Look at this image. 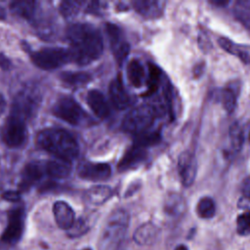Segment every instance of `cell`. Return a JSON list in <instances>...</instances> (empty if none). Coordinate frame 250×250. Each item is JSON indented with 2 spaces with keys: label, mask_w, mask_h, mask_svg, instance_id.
<instances>
[{
  "label": "cell",
  "mask_w": 250,
  "mask_h": 250,
  "mask_svg": "<svg viewBox=\"0 0 250 250\" xmlns=\"http://www.w3.org/2000/svg\"><path fill=\"white\" fill-rule=\"evenodd\" d=\"M70 43V61L85 65L98 60L104 51L103 37L100 31L89 23H74L67 28Z\"/></svg>",
  "instance_id": "1"
},
{
  "label": "cell",
  "mask_w": 250,
  "mask_h": 250,
  "mask_svg": "<svg viewBox=\"0 0 250 250\" xmlns=\"http://www.w3.org/2000/svg\"><path fill=\"white\" fill-rule=\"evenodd\" d=\"M37 145L60 159L71 161L78 152L79 146L76 140L68 132L59 128H47L38 133Z\"/></svg>",
  "instance_id": "2"
},
{
  "label": "cell",
  "mask_w": 250,
  "mask_h": 250,
  "mask_svg": "<svg viewBox=\"0 0 250 250\" xmlns=\"http://www.w3.org/2000/svg\"><path fill=\"white\" fill-rule=\"evenodd\" d=\"M129 226V214L123 209L114 210L107 219L99 240V250H116Z\"/></svg>",
  "instance_id": "3"
},
{
  "label": "cell",
  "mask_w": 250,
  "mask_h": 250,
  "mask_svg": "<svg viewBox=\"0 0 250 250\" xmlns=\"http://www.w3.org/2000/svg\"><path fill=\"white\" fill-rule=\"evenodd\" d=\"M156 110L150 104H141L130 110L122 121V128L134 134L145 133L154 122Z\"/></svg>",
  "instance_id": "4"
},
{
  "label": "cell",
  "mask_w": 250,
  "mask_h": 250,
  "mask_svg": "<svg viewBox=\"0 0 250 250\" xmlns=\"http://www.w3.org/2000/svg\"><path fill=\"white\" fill-rule=\"evenodd\" d=\"M0 139L10 147L21 146L26 140L25 121L11 114L0 129Z\"/></svg>",
  "instance_id": "5"
},
{
  "label": "cell",
  "mask_w": 250,
  "mask_h": 250,
  "mask_svg": "<svg viewBox=\"0 0 250 250\" xmlns=\"http://www.w3.org/2000/svg\"><path fill=\"white\" fill-rule=\"evenodd\" d=\"M30 57L34 64L46 70L58 68L70 61L69 51L62 48H44L31 53Z\"/></svg>",
  "instance_id": "6"
},
{
  "label": "cell",
  "mask_w": 250,
  "mask_h": 250,
  "mask_svg": "<svg viewBox=\"0 0 250 250\" xmlns=\"http://www.w3.org/2000/svg\"><path fill=\"white\" fill-rule=\"evenodd\" d=\"M53 113L58 118L72 124H81L86 118L87 114L81 105L71 97H61L53 106Z\"/></svg>",
  "instance_id": "7"
},
{
  "label": "cell",
  "mask_w": 250,
  "mask_h": 250,
  "mask_svg": "<svg viewBox=\"0 0 250 250\" xmlns=\"http://www.w3.org/2000/svg\"><path fill=\"white\" fill-rule=\"evenodd\" d=\"M39 105V95L31 88H27L20 92L13 103L12 113L24 121L32 117Z\"/></svg>",
  "instance_id": "8"
},
{
  "label": "cell",
  "mask_w": 250,
  "mask_h": 250,
  "mask_svg": "<svg viewBox=\"0 0 250 250\" xmlns=\"http://www.w3.org/2000/svg\"><path fill=\"white\" fill-rule=\"evenodd\" d=\"M24 210L22 207L12 209L8 214V223L1 235V240L7 244L18 243L23 233Z\"/></svg>",
  "instance_id": "9"
},
{
  "label": "cell",
  "mask_w": 250,
  "mask_h": 250,
  "mask_svg": "<svg viewBox=\"0 0 250 250\" xmlns=\"http://www.w3.org/2000/svg\"><path fill=\"white\" fill-rule=\"evenodd\" d=\"M105 28L114 58L118 63H122L129 54L130 45L123 37L121 29L117 25L107 23Z\"/></svg>",
  "instance_id": "10"
},
{
  "label": "cell",
  "mask_w": 250,
  "mask_h": 250,
  "mask_svg": "<svg viewBox=\"0 0 250 250\" xmlns=\"http://www.w3.org/2000/svg\"><path fill=\"white\" fill-rule=\"evenodd\" d=\"M178 172L185 187H189L193 184L197 172V161L191 151L186 150L180 154L178 158Z\"/></svg>",
  "instance_id": "11"
},
{
  "label": "cell",
  "mask_w": 250,
  "mask_h": 250,
  "mask_svg": "<svg viewBox=\"0 0 250 250\" xmlns=\"http://www.w3.org/2000/svg\"><path fill=\"white\" fill-rule=\"evenodd\" d=\"M78 175L88 181H105L111 175V168L107 163L83 162L78 168Z\"/></svg>",
  "instance_id": "12"
},
{
  "label": "cell",
  "mask_w": 250,
  "mask_h": 250,
  "mask_svg": "<svg viewBox=\"0 0 250 250\" xmlns=\"http://www.w3.org/2000/svg\"><path fill=\"white\" fill-rule=\"evenodd\" d=\"M46 174L45 166L40 162L28 163L22 170L21 183L19 185L21 190L29 189L33 185L38 183Z\"/></svg>",
  "instance_id": "13"
},
{
  "label": "cell",
  "mask_w": 250,
  "mask_h": 250,
  "mask_svg": "<svg viewBox=\"0 0 250 250\" xmlns=\"http://www.w3.org/2000/svg\"><path fill=\"white\" fill-rule=\"evenodd\" d=\"M53 213L58 227L67 230L75 222V214L72 208L64 201H57L53 206Z\"/></svg>",
  "instance_id": "14"
},
{
  "label": "cell",
  "mask_w": 250,
  "mask_h": 250,
  "mask_svg": "<svg viewBox=\"0 0 250 250\" xmlns=\"http://www.w3.org/2000/svg\"><path fill=\"white\" fill-rule=\"evenodd\" d=\"M109 97L112 104L119 110L126 109L130 104V97L128 96L122 80L119 77L114 78L108 88Z\"/></svg>",
  "instance_id": "15"
},
{
  "label": "cell",
  "mask_w": 250,
  "mask_h": 250,
  "mask_svg": "<svg viewBox=\"0 0 250 250\" xmlns=\"http://www.w3.org/2000/svg\"><path fill=\"white\" fill-rule=\"evenodd\" d=\"M146 157V149L138 146H133L130 147L120 159L117 168L119 171H127L138 167Z\"/></svg>",
  "instance_id": "16"
},
{
  "label": "cell",
  "mask_w": 250,
  "mask_h": 250,
  "mask_svg": "<svg viewBox=\"0 0 250 250\" xmlns=\"http://www.w3.org/2000/svg\"><path fill=\"white\" fill-rule=\"evenodd\" d=\"M87 103L93 112L99 118L104 119L109 115V107L106 100L99 90H91L87 94Z\"/></svg>",
  "instance_id": "17"
},
{
  "label": "cell",
  "mask_w": 250,
  "mask_h": 250,
  "mask_svg": "<svg viewBox=\"0 0 250 250\" xmlns=\"http://www.w3.org/2000/svg\"><path fill=\"white\" fill-rule=\"evenodd\" d=\"M159 234V229L152 223L140 226L133 234V239L140 245H150L154 243Z\"/></svg>",
  "instance_id": "18"
},
{
  "label": "cell",
  "mask_w": 250,
  "mask_h": 250,
  "mask_svg": "<svg viewBox=\"0 0 250 250\" xmlns=\"http://www.w3.org/2000/svg\"><path fill=\"white\" fill-rule=\"evenodd\" d=\"M133 8L146 19H155L160 17L163 11V3L152 0H138L132 2Z\"/></svg>",
  "instance_id": "19"
},
{
  "label": "cell",
  "mask_w": 250,
  "mask_h": 250,
  "mask_svg": "<svg viewBox=\"0 0 250 250\" xmlns=\"http://www.w3.org/2000/svg\"><path fill=\"white\" fill-rule=\"evenodd\" d=\"M218 43L220 47L229 54L237 57L245 63H250V46L236 44L225 37L219 38Z\"/></svg>",
  "instance_id": "20"
},
{
  "label": "cell",
  "mask_w": 250,
  "mask_h": 250,
  "mask_svg": "<svg viewBox=\"0 0 250 250\" xmlns=\"http://www.w3.org/2000/svg\"><path fill=\"white\" fill-rule=\"evenodd\" d=\"M44 166L46 175L54 179L66 178L71 171L70 162L60 158L56 160H50L46 162Z\"/></svg>",
  "instance_id": "21"
},
{
  "label": "cell",
  "mask_w": 250,
  "mask_h": 250,
  "mask_svg": "<svg viewBox=\"0 0 250 250\" xmlns=\"http://www.w3.org/2000/svg\"><path fill=\"white\" fill-rule=\"evenodd\" d=\"M127 75L130 83L134 87H142L145 80V68L142 62L138 60L130 61L127 66Z\"/></svg>",
  "instance_id": "22"
},
{
  "label": "cell",
  "mask_w": 250,
  "mask_h": 250,
  "mask_svg": "<svg viewBox=\"0 0 250 250\" xmlns=\"http://www.w3.org/2000/svg\"><path fill=\"white\" fill-rule=\"evenodd\" d=\"M112 194V190L109 187L99 186L94 187L87 191L86 198L88 202L94 205H100L104 203Z\"/></svg>",
  "instance_id": "23"
},
{
  "label": "cell",
  "mask_w": 250,
  "mask_h": 250,
  "mask_svg": "<svg viewBox=\"0 0 250 250\" xmlns=\"http://www.w3.org/2000/svg\"><path fill=\"white\" fill-rule=\"evenodd\" d=\"M36 3L33 1H15L10 5L11 11L23 19L30 20L35 12Z\"/></svg>",
  "instance_id": "24"
},
{
  "label": "cell",
  "mask_w": 250,
  "mask_h": 250,
  "mask_svg": "<svg viewBox=\"0 0 250 250\" xmlns=\"http://www.w3.org/2000/svg\"><path fill=\"white\" fill-rule=\"evenodd\" d=\"M196 213L202 219H210L216 213L215 202L211 197L204 196L199 199L196 205Z\"/></svg>",
  "instance_id": "25"
},
{
  "label": "cell",
  "mask_w": 250,
  "mask_h": 250,
  "mask_svg": "<svg viewBox=\"0 0 250 250\" xmlns=\"http://www.w3.org/2000/svg\"><path fill=\"white\" fill-rule=\"evenodd\" d=\"M185 200L179 194H170L165 201V211L172 216L182 214L185 210Z\"/></svg>",
  "instance_id": "26"
},
{
  "label": "cell",
  "mask_w": 250,
  "mask_h": 250,
  "mask_svg": "<svg viewBox=\"0 0 250 250\" xmlns=\"http://www.w3.org/2000/svg\"><path fill=\"white\" fill-rule=\"evenodd\" d=\"M61 79L70 86H82L91 80V75L86 72H63Z\"/></svg>",
  "instance_id": "27"
},
{
  "label": "cell",
  "mask_w": 250,
  "mask_h": 250,
  "mask_svg": "<svg viewBox=\"0 0 250 250\" xmlns=\"http://www.w3.org/2000/svg\"><path fill=\"white\" fill-rule=\"evenodd\" d=\"M229 139H230V143L233 149L236 151H239L243 146L244 134L238 122H233L229 126Z\"/></svg>",
  "instance_id": "28"
},
{
  "label": "cell",
  "mask_w": 250,
  "mask_h": 250,
  "mask_svg": "<svg viewBox=\"0 0 250 250\" xmlns=\"http://www.w3.org/2000/svg\"><path fill=\"white\" fill-rule=\"evenodd\" d=\"M160 134L158 132L143 133L138 136L135 142V146L146 148V146L157 145L160 142Z\"/></svg>",
  "instance_id": "29"
},
{
  "label": "cell",
  "mask_w": 250,
  "mask_h": 250,
  "mask_svg": "<svg viewBox=\"0 0 250 250\" xmlns=\"http://www.w3.org/2000/svg\"><path fill=\"white\" fill-rule=\"evenodd\" d=\"M160 69L153 63L148 64V78H147V87L148 93L152 94L158 88L159 81H160Z\"/></svg>",
  "instance_id": "30"
},
{
  "label": "cell",
  "mask_w": 250,
  "mask_h": 250,
  "mask_svg": "<svg viewBox=\"0 0 250 250\" xmlns=\"http://www.w3.org/2000/svg\"><path fill=\"white\" fill-rule=\"evenodd\" d=\"M90 229V226L88 224V222L83 219V218H79L77 221H75L73 223V225L70 227V229H68L67 231V235L71 238H75V237H79L81 235H83L84 233H86Z\"/></svg>",
  "instance_id": "31"
},
{
  "label": "cell",
  "mask_w": 250,
  "mask_h": 250,
  "mask_svg": "<svg viewBox=\"0 0 250 250\" xmlns=\"http://www.w3.org/2000/svg\"><path fill=\"white\" fill-rule=\"evenodd\" d=\"M222 103L228 113H232L236 107V96L231 89L226 88L222 91Z\"/></svg>",
  "instance_id": "32"
},
{
  "label": "cell",
  "mask_w": 250,
  "mask_h": 250,
  "mask_svg": "<svg viewBox=\"0 0 250 250\" xmlns=\"http://www.w3.org/2000/svg\"><path fill=\"white\" fill-rule=\"evenodd\" d=\"M82 2L78 1H63L60 5V12L65 18H70L76 15L80 9Z\"/></svg>",
  "instance_id": "33"
},
{
  "label": "cell",
  "mask_w": 250,
  "mask_h": 250,
  "mask_svg": "<svg viewBox=\"0 0 250 250\" xmlns=\"http://www.w3.org/2000/svg\"><path fill=\"white\" fill-rule=\"evenodd\" d=\"M237 232L241 235L250 233V211L240 214L236 219Z\"/></svg>",
  "instance_id": "34"
},
{
  "label": "cell",
  "mask_w": 250,
  "mask_h": 250,
  "mask_svg": "<svg viewBox=\"0 0 250 250\" xmlns=\"http://www.w3.org/2000/svg\"><path fill=\"white\" fill-rule=\"evenodd\" d=\"M2 197L5 199V200H8V201H12V202H16V201H19L20 198H21V195H20V192L19 191H16V190H8L6 192H4L2 194Z\"/></svg>",
  "instance_id": "35"
},
{
  "label": "cell",
  "mask_w": 250,
  "mask_h": 250,
  "mask_svg": "<svg viewBox=\"0 0 250 250\" xmlns=\"http://www.w3.org/2000/svg\"><path fill=\"white\" fill-rule=\"evenodd\" d=\"M241 192L245 198L250 200V177H247L243 180L241 184Z\"/></svg>",
  "instance_id": "36"
},
{
  "label": "cell",
  "mask_w": 250,
  "mask_h": 250,
  "mask_svg": "<svg viewBox=\"0 0 250 250\" xmlns=\"http://www.w3.org/2000/svg\"><path fill=\"white\" fill-rule=\"evenodd\" d=\"M10 66H11L10 60L3 54H0V67L3 69H8L10 68Z\"/></svg>",
  "instance_id": "37"
},
{
  "label": "cell",
  "mask_w": 250,
  "mask_h": 250,
  "mask_svg": "<svg viewBox=\"0 0 250 250\" xmlns=\"http://www.w3.org/2000/svg\"><path fill=\"white\" fill-rule=\"evenodd\" d=\"M5 107H6V102H5V99H4V97L0 94V115L4 112Z\"/></svg>",
  "instance_id": "38"
},
{
  "label": "cell",
  "mask_w": 250,
  "mask_h": 250,
  "mask_svg": "<svg viewBox=\"0 0 250 250\" xmlns=\"http://www.w3.org/2000/svg\"><path fill=\"white\" fill-rule=\"evenodd\" d=\"M212 4L214 5H219V6H224V5H227L229 2L228 1H212L211 2Z\"/></svg>",
  "instance_id": "39"
},
{
  "label": "cell",
  "mask_w": 250,
  "mask_h": 250,
  "mask_svg": "<svg viewBox=\"0 0 250 250\" xmlns=\"http://www.w3.org/2000/svg\"><path fill=\"white\" fill-rule=\"evenodd\" d=\"M175 250H188V248H187V246H185V245H179V246H177L176 248H175Z\"/></svg>",
  "instance_id": "40"
},
{
  "label": "cell",
  "mask_w": 250,
  "mask_h": 250,
  "mask_svg": "<svg viewBox=\"0 0 250 250\" xmlns=\"http://www.w3.org/2000/svg\"><path fill=\"white\" fill-rule=\"evenodd\" d=\"M5 11L3 10V8L2 7H0V20H2V19H4L5 18Z\"/></svg>",
  "instance_id": "41"
},
{
  "label": "cell",
  "mask_w": 250,
  "mask_h": 250,
  "mask_svg": "<svg viewBox=\"0 0 250 250\" xmlns=\"http://www.w3.org/2000/svg\"><path fill=\"white\" fill-rule=\"evenodd\" d=\"M248 140H249V143H250V131H249V135H248Z\"/></svg>",
  "instance_id": "42"
},
{
  "label": "cell",
  "mask_w": 250,
  "mask_h": 250,
  "mask_svg": "<svg viewBox=\"0 0 250 250\" xmlns=\"http://www.w3.org/2000/svg\"><path fill=\"white\" fill-rule=\"evenodd\" d=\"M82 250H92L91 248H84V249H82Z\"/></svg>",
  "instance_id": "43"
}]
</instances>
